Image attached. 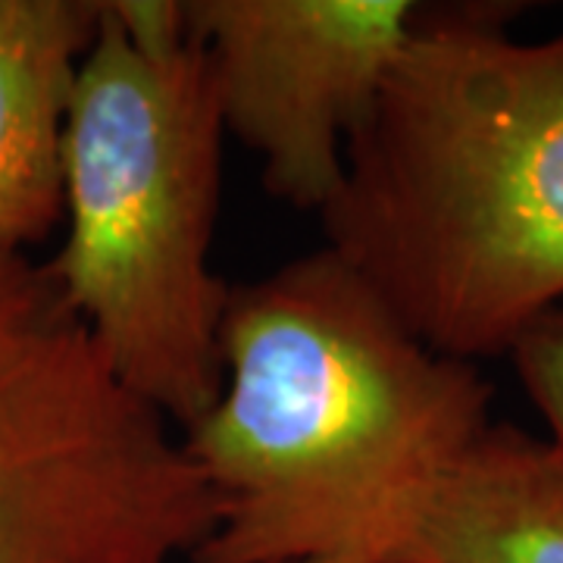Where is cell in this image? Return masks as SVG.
<instances>
[{
  "instance_id": "5b68a950",
  "label": "cell",
  "mask_w": 563,
  "mask_h": 563,
  "mask_svg": "<svg viewBox=\"0 0 563 563\" xmlns=\"http://www.w3.org/2000/svg\"><path fill=\"white\" fill-rule=\"evenodd\" d=\"M417 13V0H185L222 125L261 157L273 198L317 217L332 203Z\"/></svg>"
},
{
  "instance_id": "ba28073f",
  "label": "cell",
  "mask_w": 563,
  "mask_h": 563,
  "mask_svg": "<svg viewBox=\"0 0 563 563\" xmlns=\"http://www.w3.org/2000/svg\"><path fill=\"white\" fill-rule=\"evenodd\" d=\"M507 357L529 401L548 422V439L563 451V303L526 325Z\"/></svg>"
},
{
  "instance_id": "3957f363",
  "label": "cell",
  "mask_w": 563,
  "mask_h": 563,
  "mask_svg": "<svg viewBox=\"0 0 563 563\" xmlns=\"http://www.w3.org/2000/svg\"><path fill=\"white\" fill-rule=\"evenodd\" d=\"M222 139L201 41L147 54L101 0L63 139L69 229L47 266L120 383L181 432L225 376L232 285L210 266Z\"/></svg>"
},
{
  "instance_id": "277c9868",
  "label": "cell",
  "mask_w": 563,
  "mask_h": 563,
  "mask_svg": "<svg viewBox=\"0 0 563 563\" xmlns=\"http://www.w3.org/2000/svg\"><path fill=\"white\" fill-rule=\"evenodd\" d=\"M217 501L47 263L0 257V563H176Z\"/></svg>"
},
{
  "instance_id": "8992f818",
  "label": "cell",
  "mask_w": 563,
  "mask_h": 563,
  "mask_svg": "<svg viewBox=\"0 0 563 563\" xmlns=\"http://www.w3.org/2000/svg\"><path fill=\"white\" fill-rule=\"evenodd\" d=\"M383 563H563V451L492 420L410 504Z\"/></svg>"
},
{
  "instance_id": "7a4b0ae2",
  "label": "cell",
  "mask_w": 563,
  "mask_h": 563,
  "mask_svg": "<svg viewBox=\"0 0 563 563\" xmlns=\"http://www.w3.org/2000/svg\"><path fill=\"white\" fill-rule=\"evenodd\" d=\"M514 16L420 3L320 213L325 247L466 363L563 303V29L517 38Z\"/></svg>"
},
{
  "instance_id": "52a82bcc",
  "label": "cell",
  "mask_w": 563,
  "mask_h": 563,
  "mask_svg": "<svg viewBox=\"0 0 563 563\" xmlns=\"http://www.w3.org/2000/svg\"><path fill=\"white\" fill-rule=\"evenodd\" d=\"M101 0H0V257L66 217L63 139Z\"/></svg>"
},
{
  "instance_id": "9c48e42d",
  "label": "cell",
  "mask_w": 563,
  "mask_h": 563,
  "mask_svg": "<svg viewBox=\"0 0 563 563\" xmlns=\"http://www.w3.org/2000/svg\"><path fill=\"white\" fill-rule=\"evenodd\" d=\"M295 563H354V561H295Z\"/></svg>"
},
{
  "instance_id": "6da1fadb",
  "label": "cell",
  "mask_w": 563,
  "mask_h": 563,
  "mask_svg": "<svg viewBox=\"0 0 563 563\" xmlns=\"http://www.w3.org/2000/svg\"><path fill=\"white\" fill-rule=\"evenodd\" d=\"M222 391L181 448L217 501L191 563H383L420 492L492 422L444 357L322 244L232 285Z\"/></svg>"
}]
</instances>
